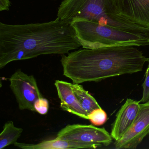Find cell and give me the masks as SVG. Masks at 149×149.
<instances>
[{"mask_svg":"<svg viewBox=\"0 0 149 149\" xmlns=\"http://www.w3.org/2000/svg\"><path fill=\"white\" fill-rule=\"evenodd\" d=\"M57 138L94 144L98 147L108 146L112 142L111 134L104 128L92 125H68L59 131Z\"/></svg>","mask_w":149,"mask_h":149,"instance_id":"5b68a950","label":"cell"},{"mask_svg":"<svg viewBox=\"0 0 149 149\" xmlns=\"http://www.w3.org/2000/svg\"><path fill=\"white\" fill-rule=\"evenodd\" d=\"M81 47L72 25L57 18L23 25L0 22V69L42 55L66 54Z\"/></svg>","mask_w":149,"mask_h":149,"instance_id":"6da1fadb","label":"cell"},{"mask_svg":"<svg viewBox=\"0 0 149 149\" xmlns=\"http://www.w3.org/2000/svg\"><path fill=\"white\" fill-rule=\"evenodd\" d=\"M149 133V101L140 104L137 115L130 129L119 140L116 149H136Z\"/></svg>","mask_w":149,"mask_h":149,"instance_id":"8992f818","label":"cell"},{"mask_svg":"<svg viewBox=\"0 0 149 149\" xmlns=\"http://www.w3.org/2000/svg\"><path fill=\"white\" fill-rule=\"evenodd\" d=\"M34 106L36 111L41 115H45L48 112L49 102L46 98L41 97L36 101Z\"/></svg>","mask_w":149,"mask_h":149,"instance_id":"5bb4252c","label":"cell"},{"mask_svg":"<svg viewBox=\"0 0 149 149\" xmlns=\"http://www.w3.org/2000/svg\"><path fill=\"white\" fill-rule=\"evenodd\" d=\"M118 12L134 24L149 28V0H115Z\"/></svg>","mask_w":149,"mask_h":149,"instance_id":"52a82bcc","label":"cell"},{"mask_svg":"<svg viewBox=\"0 0 149 149\" xmlns=\"http://www.w3.org/2000/svg\"><path fill=\"white\" fill-rule=\"evenodd\" d=\"M23 132L22 128L15 126L12 121L7 122L0 134V149L11 144H15Z\"/></svg>","mask_w":149,"mask_h":149,"instance_id":"7c38bea8","label":"cell"},{"mask_svg":"<svg viewBox=\"0 0 149 149\" xmlns=\"http://www.w3.org/2000/svg\"><path fill=\"white\" fill-rule=\"evenodd\" d=\"M140 102L128 98L116 115L111 135L115 141L120 139L134 122L140 108Z\"/></svg>","mask_w":149,"mask_h":149,"instance_id":"ba28073f","label":"cell"},{"mask_svg":"<svg viewBox=\"0 0 149 149\" xmlns=\"http://www.w3.org/2000/svg\"><path fill=\"white\" fill-rule=\"evenodd\" d=\"M71 87L82 107L88 115L95 109L101 108L95 99L82 85L71 83Z\"/></svg>","mask_w":149,"mask_h":149,"instance_id":"8fae6325","label":"cell"},{"mask_svg":"<svg viewBox=\"0 0 149 149\" xmlns=\"http://www.w3.org/2000/svg\"><path fill=\"white\" fill-rule=\"evenodd\" d=\"M10 87L15 96L21 110L36 111L35 102L43 97L33 75H29L20 69L16 70L9 79Z\"/></svg>","mask_w":149,"mask_h":149,"instance_id":"277c9868","label":"cell"},{"mask_svg":"<svg viewBox=\"0 0 149 149\" xmlns=\"http://www.w3.org/2000/svg\"><path fill=\"white\" fill-rule=\"evenodd\" d=\"M55 85L58 97L61 100V107L65 111L72 113L84 119H88V115L84 109L75 95L71 83L56 80Z\"/></svg>","mask_w":149,"mask_h":149,"instance_id":"9c48e42d","label":"cell"},{"mask_svg":"<svg viewBox=\"0 0 149 149\" xmlns=\"http://www.w3.org/2000/svg\"><path fill=\"white\" fill-rule=\"evenodd\" d=\"M148 63V67L146 73L145 79L143 84V94L142 99L139 102L145 103L149 101V58H147Z\"/></svg>","mask_w":149,"mask_h":149,"instance_id":"9a60e30c","label":"cell"},{"mask_svg":"<svg viewBox=\"0 0 149 149\" xmlns=\"http://www.w3.org/2000/svg\"><path fill=\"white\" fill-rule=\"evenodd\" d=\"M11 6L9 0H0V11H9Z\"/></svg>","mask_w":149,"mask_h":149,"instance_id":"2e32d148","label":"cell"},{"mask_svg":"<svg viewBox=\"0 0 149 149\" xmlns=\"http://www.w3.org/2000/svg\"><path fill=\"white\" fill-rule=\"evenodd\" d=\"M14 145L22 149H95L98 147L94 144L64 140L57 138L51 140H45L37 144L24 143L16 142Z\"/></svg>","mask_w":149,"mask_h":149,"instance_id":"30bf717a","label":"cell"},{"mask_svg":"<svg viewBox=\"0 0 149 149\" xmlns=\"http://www.w3.org/2000/svg\"><path fill=\"white\" fill-rule=\"evenodd\" d=\"M88 119L93 125L101 126L107 122L108 116L105 111L102 108H97L88 114Z\"/></svg>","mask_w":149,"mask_h":149,"instance_id":"4fadbf2b","label":"cell"},{"mask_svg":"<svg viewBox=\"0 0 149 149\" xmlns=\"http://www.w3.org/2000/svg\"><path fill=\"white\" fill-rule=\"evenodd\" d=\"M71 25L77 40L83 48L149 45V38L96 22L79 21Z\"/></svg>","mask_w":149,"mask_h":149,"instance_id":"3957f363","label":"cell"},{"mask_svg":"<svg viewBox=\"0 0 149 149\" xmlns=\"http://www.w3.org/2000/svg\"><path fill=\"white\" fill-rule=\"evenodd\" d=\"M61 56L63 75L77 84L140 72L147 61L143 53L132 46L84 48Z\"/></svg>","mask_w":149,"mask_h":149,"instance_id":"7a4b0ae2","label":"cell"}]
</instances>
